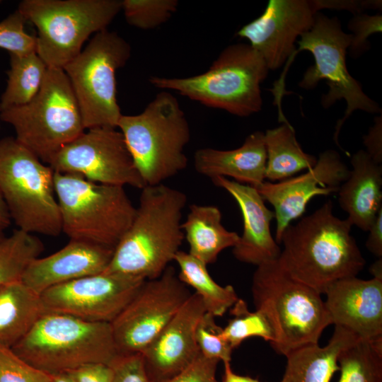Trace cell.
<instances>
[{"label":"cell","instance_id":"10","mask_svg":"<svg viewBox=\"0 0 382 382\" xmlns=\"http://www.w3.org/2000/svg\"><path fill=\"white\" fill-rule=\"evenodd\" d=\"M351 41L352 34L343 31L337 18H328L317 12L312 28L297 40L299 47L286 62L279 77L281 80H285L287 70L299 52L307 50L312 53L315 63L306 70L299 86L311 90L320 81L325 80L329 88L321 97V105L325 108H330L337 100H345L347 108L345 114L337 120L333 135V139L339 147L338 136L341 127L354 111L359 110L381 115L378 104L363 91L360 83L348 71L346 54ZM341 149L349 156L347 151Z\"/></svg>","mask_w":382,"mask_h":382},{"label":"cell","instance_id":"18","mask_svg":"<svg viewBox=\"0 0 382 382\" xmlns=\"http://www.w3.org/2000/svg\"><path fill=\"white\" fill-rule=\"evenodd\" d=\"M205 312L201 298L192 293L141 352L150 382H163L170 378L199 355L195 330Z\"/></svg>","mask_w":382,"mask_h":382},{"label":"cell","instance_id":"32","mask_svg":"<svg viewBox=\"0 0 382 382\" xmlns=\"http://www.w3.org/2000/svg\"><path fill=\"white\" fill-rule=\"evenodd\" d=\"M233 316L222 328V336L234 349L250 337H262L272 343L274 335L267 317L260 311H250L246 302L238 299L229 309Z\"/></svg>","mask_w":382,"mask_h":382},{"label":"cell","instance_id":"19","mask_svg":"<svg viewBox=\"0 0 382 382\" xmlns=\"http://www.w3.org/2000/svg\"><path fill=\"white\" fill-rule=\"evenodd\" d=\"M324 294L331 325L360 339L382 337V278L340 279L330 284Z\"/></svg>","mask_w":382,"mask_h":382},{"label":"cell","instance_id":"2","mask_svg":"<svg viewBox=\"0 0 382 382\" xmlns=\"http://www.w3.org/2000/svg\"><path fill=\"white\" fill-rule=\"evenodd\" d=\"M141 190L133 220L115 248L105 273L156 279L180 250L186 195L164 184L146 185Z\"/></svg>","mask_w":382,"mask_h":382},{"label":"cell","instance_id":"33","mask_svg":"<svg viewBox=\"0 0 382 382\" xmlns=\"http://www.w3.org/2000/svg\"><path fill=\"white\" fill-rule=\"evenodd\" d=\"M178 4L177 0H122L121 10L128 24L150 30L168 21Z\"/></svg>","mask_w":382,"mask_h":382},{"label":"cell","instance_id":"14","mask_svg":"<svg viewBox=\"0 0 382 382\" xmlns=\"http://www.w3.org/2000/svg\"><path fill=\"white\" fill-rule=\"evenodd\" d=\"M48 165L55 172L80 175L103 185L146 186L116 128H93L62 148Z\"/></svg>","mask_w":382,"mask_h":382},{"label":"cell","instance_id":"21","mask_svg":"<svg viewBox=\"0 0 382 382\" xmlns=\"http://www.w3.org/2000/svg\"><path fill=\"white\" fill-rule=\"evenodd\" d=\"M114 249L76 240L59 250L33 260L21 281L38 294L58 284L103 272Z\"/></svg>","mask_w":382,"mask_h":382},{"label":"cell","instance_id":"30","mask_svg":"<svg viewBox=\"0 0 382 382\" xmlns=\"http://www.w3.org/2000/svg\"><path fill=\"white\" fill-rule=\"evenodd\" d=\"M337 382H382V337L358 339L339 354Z\"/></svg>","mask_w":382,"mask_h":382},{"label":"cell","instance_id":"29","mask_svg":"<svg viewBox=\"0 0 382 382\" xmlns=\"http://www.w3.org/2000/svg\"><path fill=\"white\" fill-rule=\"evenodd\" d=\"M6 88L0 100V112L28 103L37 95L48 66L36 52L10 54Z\"/></svg>","mask_w":382,"mask_h":382},{"label":"cell","instance_id":"27","mask_svg":"<svg viewBox=\"0 0 382 382\" xmlns=\"http://www.w3.org/2000/svg\"><path fill=\"white\" fill-rule=\"evenodd\" d=\"M267 154L265 180L274 183L313 168L317 158L303 151L294 128L287 122L264 133Z\"/></svg>","mask_w":382,"mask_h":382},{"label":"cell","instance_id":"45","mask_svg":"<svg viewBox=\"0 0 382 382\" xmlns=\"http://www.w3.org/2000/svg\"><path fill=\"white\" fill-rule=\"evenodd\" d=\"M11 217L0 192V228L4 230L11 224Z\"/></svg>","mask_w":382,"mask_h":382},{"label":"cell","instance_id":"31","mask_svg":"<svg viewBox=\"0 0 382 382\" xmlns=\"http://www.w3.org/2000/svg\"><path fill=\"white\" fill-rule=\"evenodd\" d=\"M44 250L35 234L15 230L0 242V286L21 280L28 265Z\"/></svg>","mask_w":382,"mask_h":382},{"label":"cell","instance_id":"41","mask_svg":"<svg viewBox=\"0 0 382 382\" xmlns=\"http://www.w3.org/2000/svg\"><path fill=\"white\" fill-rule=\"evenodd\" d=\"M76 382H112V367L104 363H91L67 372Z\"/></svg>","mask_w":382,"mask_h":382},{"label":"cell","instance_id":"5","mask_svg":"<svg viewBox=\"0 0 382 382\" xmlns=\"http://www.w3.org/2000/svg\"><path fill=\"white\" fill-rule=\"evenodd\" d=\"M117 128L146 186L163 184L187 168L190 128L170 93H158L138 115H122Z\"/></svg>","mask_w":382,"mask_h":382},{"label":"cell","instance_id":"47","mask_svg":"<svg viewBox=\"0 0 382 382\" xmlns=\"http://www.w3.org/2000/svg\"><path fill=\"white\" fill-rule=\"evenodd\" d=\"M370 272L373 277L382 278V259L378 258L370 267Z\"/></svg>","mask_w":382,"mask_h":382},{"label":"cell","instance_id":"37","mask_svg":"<svg viewBox=\"0 0 382 382\" xmlns=\"http://www.w3.org/2000/svg\"><path fill=\"white\" fill-rule=\"evenodd\" d=\"M353 32L352 41L349 47V54L356 58L361 55L370 48L369 37L374 33H381L382 16H373L365 13L354 15L347 25Z\"/></svg>","mask_w":382,"mask_h":382},{"label":"cell","instance_id":"4","mask_svg":"<svg viewBox=\"0 0 382 382\" xmlns=\"http://www.w3.org/2000/svg\"><path fill=\"white\" fill-rule=\"evenodd\" d=\"M268 71L262 57L249 44L236 43L224 48L202 74L188 77L152 76L149 82L205 106L248 117L262 109L260 84Z\"/></svg>","mask_w":382,"mask_h":382},{"label":"cell","instance_id":"1","mask_svg":"<svg viewBox=\"0 0 382 382\" xmlns=\"http://www.w3.org/2000/svg\"><path fill=\"white\" fill-rule=\"evenodd\" d=\"M352 224L333 213L327 200L312 214L284 231L278 258L294 279L320 294L332 282L357 276L366 261L351 234Z\"/></svg>","mask_w":382,"mask_h":382},{"label":"cell","instance_id":"11","mask_svg":"<svg viewBox=\"0 0 382 382\" xmlns=\"http://www.w3.org/2000/svg\"><path fill=\"white\" fill-rule=\"evenodd\" d=\"M37 28L36 53L62 69L93 33L106 30L121 11L119 0H23L17 9Z\"/></svg>","mask_w":382,"mask_h":382},{"label":"cell","instance_id":"39","mask_svg":"<svg viewBox=\"0 0 382 382\" xmlns=\"http://www.w3.org/2000/svg\"><path fill=\"white\" fill-rule=\"evenodd\" d=\"M219 362L200 353L187 367L163 382H219L216 377Z\"/></svg>","mask_w":382,"mask_h":382},{"label":"cell","instance_id":"7","mask_svg":"<svg viewBox=\"0 0 382 382\" xmlns=\"http://www.w3.org/2000/svg\"><path fill=\"white\" fill-rule=\"evenodd\" d=\"M54 183L62 232L70 240L115 249L136 211L124 187L55 171Z\"/></svg>","mask_w":382,"mask_h":382},{"label":"cell","instance_id":"17","mask_svg":"<svg viewBox=\"0 0 382 382\" xmlns=\"http://www.w3.org/2000/svg\"><path fill=\"white\" fill-rule=\"evenodd\" d=\"M316 13L311 1L270 0L263 13L236 35L248 40L269 70H275L294 54L297 38L312 28Z\"/></svg>","mask_w":382,"mask_h":382},{"label":"cell","instance_id":"42","mask_svg":"<svg viewBox=\"0 0 382 382\" xmlns=\"http://www.w3.org/2000/svg\"><path fill=\"white\" fill-rule=\"evenodd\" d=\"M366 152L378 164L382 163V116L374 118V124L363 137Z\"/></svg>","mask_w":382,"mask_h":382},{"label":"cell","instance_id":"38","mask_svg":"<svg viewBox=\"0 0 382 382\" xmlns=\"http://www.w3.org/2000/svg\"><path fill=\"white\" fill-rule=\"evenodd\" d=\"M110 366L112 382H150L141 352L118 354Z\"/></svg>","mask_w":382,"mask_h":382},{"label":"cell","instance_id":"9","mask_svg":"<svg viewBox=\"0 0 382 382\" xmlns=\"http://www.w3.org/2000/svg\"><path fill=\"white\" fill-rule=\"evenodd\" d=\"M15 139L48 165L85 128L69 79L61 68L48 67L37 95L28 103L0 112Z\"/></svg>","mask_w":382,"mask_h":382},{"label":"cell","instance_id":"23","mask_svg":"<svg viewBox=\"0 0 382 382\" xmlns=\"http://www.w3.org/2000/svg\"><path fill=\"white\" fill-rule=\"evenodd\" d=\"M350 162L349 175L337 192L338 203L352 226L368 231L382 209V166L365 150L354 154Z\"/></svg>","mask_w":382,"mask_h":382},{"label":"cell","instance_id":"46","mask_svg":"<svg viewBox=\"0 0 382 382\" xmlns=\"http://www.w3.org/2000/svg\"><path fill=\"white\" fill-rule=\"evenodd\" d=\"M52 375V382H76L67 372L59 373Z\"/></svg>","mask_w":382,"mask_h":382},{"label":"cell","instance_id":"25","mask_svg":"<svg viewBox=\"0 0 382 382\" xmlns=\"http://www.w3.org/2000/svg\"><path fill=\"white\" fill-rule=\"evenodd\" d=\"M221 219L217 207L193 204L182 222L184 237L189 245L188 253L207 265L214 263L221 251L233 248L239 240V235L227 230Z\"/></svg>","mask_w":382,"mask_h":382},{"label":"cell","instance_id":"36","mask_svg":"<svg viewBox=\"0 0 382 382\" xmlns=\"http://www.w3.org/2000/svg\"><path fill=\"white\" fill-rule=\"evenodd\" d=\"M0 382H52V375L25 361L12 348L0 344Z\"/></svg>","mask_w":382,"mask_h":382},{"label":"cell","instance_id":"48","mask_svg":"<svg viewBox=\"0 0 382 382\" xmlns=\"http://www.w3.org/2000/svg\"><path fill=\"white\" fill-rule=\"evenodd\" d=\"M5 237L4 234V230L0 228V242Z\"/></svg>","mask_w":382,"mask_h":382},{"label":"cell","instance_id":"40","mask_svg":"<svg viewBox=\"0 0 382 382\" xmlns=\"http://www.w3.org/2000/svg\"><path fill=\"white\" fill-rule=\"evenodd\" d=\"M311 3L317 12L325 8L346 10L354 15L367 9L381 10L382 6L381 0H312Z\"/></svg>","mask_w":382,"mask_h":382},{"label":"cell","instance_id":"6","mask_svg":"<svg viewBox=\"0 0 382 382\" xmlns=\"http://www.w3.org/2000/svg\"><path fill=\"white\" fill-rule=\"evenodd\" d=\"M12 349L49 374L91 363L108 365L119 354L111 324L45 312Z\"/></svg>","mask_w":382,"mask_h":382},{"label":"cell","instance_id":"16","mask_svg":"<svg viewBox=\"0 0 382 382\" xmlns=\"http://www.w3.org/2000/svg\"><path fill=\"white\" fill-rule=\"evenodd\" d=\"M349 170L337 151L328 149L319 154L316 165L306 173L260 185L257 190L274 207L276 242L280 244L284 229L303 215L312 198L337 192Z\"/></svg>","mask_w":382,"mask_h":382},{"label":"cell","instance_id":"15","mask_svg":"<svg viewBox=\"0 0 382 382\" xmlns=\"http://www.w3.org/2000/svg\"><path fill=\"white\" fill-rule=\"evenodd\" d=\"M144 281L139 277L102 272L50 287L40 296L45 312L111 323Z\"/></svg>","mask_w":382,"mask_h":382},{"label":"cell","instance_id":"20","mask_svg":"<svg viewBox=\"0 0 382 382\" xmlns=\"http://www.w3.org/2000/svg\"><path fill=\"white\" fill-rule=\"evenodd\" d=\"M211 180L230 194L242 214L243 233L232 251L235 258L256 266L278 259L281 248L270 231L274 213L266 207L257 189L224 177Z\"/></svg>","mask_w":382,"mask_h":382},{"label":"cell","instance_id":"24","mask_svg":"<svg viewBox=\"0 0 382 382\" xmlns=\"http://www.w3.org/2000/svg\"><path fill=\"white\" fill-rule=\"evenodd\" d=\"M358 339L349 330L335 326L326 345H306L285 356L286 366L281 382H330L333 374L339 371L340 352Z\"/></svg>","mask_w":382,"mask_h":382},{"label":"cell","instance_id":"44","mask_svg":"<svg viewBox=\"0 0 382 382\" xmlns=\"http://www.w3.org/2000/svg\"><path fill=\"white\" fill-rule=\"evenodd\" d=\"M224 373L221 382H260L250 376H241L233 372L230 362L224 363Z\"/></svg>","mask_w":382,"mask_h":382},{"label":"cell","instance_id":"13","mask_svg":"<svg viewBox=\"0 0 382 382\" xmlns=\"http://www.w3.org/2000/svg\"><path fill=\"white\" fill-rule=\"evenodd\" d=\"M191 295L172 266L145 280L110 323L119 354L141 353Z\"/></svg>","mask_w":382,"mask_h":382},{"label":"cell","instance_id":"22","mask_svg":"<svg viewBox=\"0 0 382 382\" xmlns=\"http://www.w3.org/2000/svg\"><path fill=\"white\" fill-rule=\"evenodd\" d=\"M267 154L264 132L249 134L235 149H197L194 154L195 170L211 179L230 177L233 181L257 188L265 180Z\"/></svg>","mask_w":382,"mask_h":382},{"label":"cell","instance_id":"28","mask_svg":"<svg viewBox=\"0 0 382 382\" xmlns=\"http://www.w3.org/2000/svg\"><path fill=\"white\" fill-rule=\"evenodd\" d=\"M179 267L178 277L199 296L206 311L221 317L239 299L231 285L218 284L211 277L207 265L190 253L179 250L174 260Z\"/></svg>","mask_w":382,"mask_h":382},{"label":"cell","instance_id":"35","mask_svg":"<svg viewBox=\"0 0 382 382\" xmlns=\"http://www.w3.org/2000/svg\"><path fill=\"white\" fill-rule=\"evenodd\" d=\"M25 21L22 14L16 10L0 22V48L15 55L36 52V37L25 31Z\"/></svg>","mask_w":382,"mask_h":382},{"label":"cell","instance_id":"3","mask_svg":"<svg viewBox=\"0 0 382 382\" xmlns=\"http://www.w3.org/2000/svg\"><path fill=\"white\" fill-rule=\"evenodd\" d=\"M251 291L255 310L267 317L273 329L270 345L280 354L318 344L331 325L321 294L293 278L278 259L257 266Z\"/></svg>","mask_w":382,"mask_h":382},{"label":"cell","instance_id":"26","mask_svg":"<svg viewBox=\"0 0 382 382\" xmlns=\"http://www.w3.org/2000/svg\"><path fill=\"white\" fill-rule=\"evenodd\" d=\"M45 313L40 294L21 280L0 286V344L12 348Z\"/></svg>","mask_w":382,"mask_h":382},{"label":"cell","instance_id":"34","mask_svg":"<svg viewBox=\"0 0 382 382\" xmlns=\"http://www.w3.org/2000/svg\"><path fill=\"white\" fill-rule=\"evenodd\" d=\"M213 315L205 312L195 330V340L200 353L209 359L230 362L233 349L222 336V328Z\"/></svg>","mask_w":382,"mask_h":382},{"label":"cell","instance_id":"12","mask_svg":"<svg viewBox=\"0 0 382 382\" xmlns=\"http://www.w3.org/2000/svg\"><path fill=\"white\" fill-rule=\"evenodd\" d=\"M131 55L129 44L107 29L62 69L79 105L85 129L117 128L122 115L117 99L116 71Z\"/></svg>","mask_w":382,"mask_h":382},{"label":"cell","instance_id":"43","mask_svg":"<svg viewBox=\"0 0 382 382\" xmlns=\"http://www.w3.org/2000/svg\"><path fill=\"white\" fill-rule=\"evenodd\" d=\"M366 248L374 255L382 257V209H381L369 229Z\"/></svg>","mask_w":382,"mask_h":382},{"label":"cell","instance_id":"8","mask_svg":"<svg viewBox=\"0 0 382 382\" xmlns=\"http://www.w3.org/2000/svg\"><path fill=\"white\" fill-rule=\"evenodd\" d=\"M54 173L15 138L0 139V192L18 229L48 236L62 232Z\"/></svg>","mask_w":382,"mask_h":382}]
</instances>
